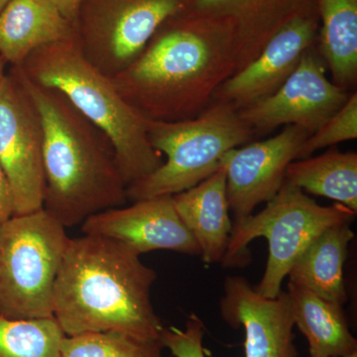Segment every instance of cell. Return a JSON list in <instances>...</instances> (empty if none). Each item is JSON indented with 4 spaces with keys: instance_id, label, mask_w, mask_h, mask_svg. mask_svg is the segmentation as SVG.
Instances as JSON below:
<instances>
[{
    "instance_id": "cell-2",
    "label": "cell",
    "mask_w": 357,
    "mask_h": 357,
    "mask_svg": "<svg viewBox=\"0 0 357 357\" xmlns=\"http://www.w3.org/2000/svg\"><path fill=\"white\" fill-rule=\"evenodd\" d=\"M126 244L70 237L53 292V317L65 335L126 333L160 340L164 326L151 302L157 274Z\"/></svg>"
},
{
    "instance_id": "cell-16",
    "label": "cell",
    "mask_w": 357,
    "mask_h": 357,
    "mask_svg": "<svg viewBox=\"0 0 357 357\" xmlns=\"http://www.w3.org/2000/svg\"><path fill=\"white\" fill-rule=\"evenodd\" d=\"M76 37V25L50 0H10L0 11V58L11 67L40 47Z\"/></svg>"
},
{
    "instance_id": "cell-17",
    "label": "cell",
    "mask_w": 357,
    "mask_h": 357,
    "mask_svg": "<svg viewBox=\"0 0 357 357\" xmlns=\"http://www.w3.org/2000/svg\"><path fill=\"white\" fill-rule=\"evenodd\" d=\"M174 206L185 227L191 232L206 264L222 262L234 222L227 197L223 167L191 189L173 196Z\"/></svg>"
},
{
    "instance_id": "cell-13",
    "label": "cell",
    "mask_w": 357,
    "mask_h": 357,
    "mask_svg": "<svg viewBox=\"0 0 357 357\" xmlns=\"http://www.w3.org/2000/svg\"><path fill=\"white\" fill-rule=\"evenodd\" d=\"M82 232L121 241L139 255L153 250L201 255L198 243L178 217L173 196L100 211L82 223Z\"/></svg>"
},
{
    "instance_id": "cell-24",
    "label": "cell",
    "mask_w": 357,
    "mask_h": 357,
    "mask_svg": "<svg viewBox=\"0 0 357 357\" xmlns=\"http://www.w3.org/2000/svg\"><path fill=\"white\" fill-rule=\"evenodd\" d=\"M356 138L357 93L354 91L347 102L319 130L309 135L301 148L298 159L307 158L317 150Z\"/></svg>"
},
{
    "instance_id": "cell-14",
    "label": "cell",
    "mask_w": 357,
    "mask_h": 357,
    "mask_svg": "<svg viewBox=\"0 0 357 357\" xmlns=\"http://www.w3.org/2000/svg\"><path fill=\"white\" fill-rule=\"evenodd\" d=\"M223 321L232 328L243 326L245 357H298L294 321L287 292L276 298L260 295L241 276H227L220 303Z\"/></svg>"
},
{
    "instance_id": "cell-23",
    "label": "cell",
    "mask_w": 357,
    "mask_h": 357,
    "mask_svg": "<svg viewBox=\"0 0 357 357\" xmlns=\"http://www.w3.org/2000/svg\"><path fill=\"white\" fill-rule=\"evenodd\" d=\"M160 340L107 332L65 335L61 357H169Z\"/></svg>"
},
{
    "instance_id": "cell-18",
    "label": "cell",
    "mask_w": 357,
    "mask_h": 357,
    "mask_svg": "<svg viewBox=\"0 0 357 357\" xmlns=\"http://www.w3.org/2000/svg\"><path fill=\"white\" fill-rule=\"evenodd\" d=\"M294 326L309 344L311 357H344L357 352V340L349 330L342 305L319 297L288 282Z\"/></svg>"
},
{
    "instance_id": "cell-6",
    "label": "cell",
    "mask_w": 357,
    "mask_h": 357,
    "mask_svg": "<svg viewBox=\"0 0 357 357\" xmlns=\"http://www.w3.org/2000/svg\"><path fill=\"white\" fill-rule=\"evenodd\" d=\"M356 215L344 204L321 206L285 181L261 211L234 223L222 263L225 266H243L249 261L248 244L265 237L269 256L261 281L255 288L263 297L276 298L284 279L307 246L326 229L351 223Z\"/></svg>"
},
{
    "instance_id": "cell-9",
    "label": "cell",
    "mask_w": 357,
    "mask_h": 357,
    "mask_svg": "<svg viewBox=\"0 0 357 357\" xmlns=\"http://www.w3.org/2000/svg\"><path fill=\"white\" fill-rule=\"evenodd\" d=\"M43 141L36 105L10 68L0 79V164L13 192L14 215L43 208Z\"/></svg>"
},
{
    "instance_id": "cell-22",
    "label": "cell",
    "mask_w": 357,
    "mask_h": 357,
    "mask_svg": "<svg viewBox=\"0 0 357 357\" xmlns=\"http://www.w3.org/2000/svg\"><path fill=\"white\" fill-rule=\"evenodd\" d=\"M64 337L54 318H0V357H61Z\"/></svg>"
},
{
    "instance_id": "cell-8",
    "label": "cell",
    "mask_w": 357,
    "mask_h": 357,
    "mask_svg": "<svg viewBox=\"0 0 357 357\" xmlns=\"http://www.w3.org/2000/svg\"><path fill=\"white\" fill-rule=\"evenodd\" d=\"M187 0H82L77 38L84 57L109 79L139 56L157 29Z\"/></svg>"
},
{
    "instance_id": "cell-4",
    "label": "cell",
    "mask_w": 357,
    "mask_h": 357,
    "mask_svg": "<svg viewBox=\"0 0 357 357\" xmlns=\"http://www.w3.org/2000/svg\"><path fill=\"white\" fill-rule=\"evenodd\" d=\"M17 68L33 84L62 93L109 136L128 187L163 164L162 154L150 144L143 119L124 102L112 79L86 60L77 37L40 47Z\"/></svg>"
},
{
    "instance_id": "cell-7",
    "label": "cell",
    "mask_w": 357,
    "mask_h": 357,
    "mask_svg": "<svg viewBox=\"0 0 357 357\" xmlns=\"http://www.w3.org/2000/svg\"><path fill=\"white\" fill-rule=\"evenodd\" d=\"M69 238L44 208L0 222V318H54V285Z\"/></svg>"
},
{
    "instance_id": "cell-26",
    "label": "cell",
    "mask_w": 357,
    "mask_h": 357,
    "mask_svg": "<svg viewBox=\"0 0 357 357\" xmlns=\"http://www.w3.org/2000/svg\"><path fill=\"white\" fill-rule=\"evenodd\" d=\"M14 215L13 197L6 172L0 164V222Z\"/></svg>"
},
{
    "instance_id": "cell-1",
    "label": "cell",
    "mask_w": 357,
    "mask_h": 357,
    "mask_svg": "<svg viewBox=\"0 0 357 357\" xmlns=\"http://www.w3.org/2000/svg\"><path fill=\"white\" fill-rule=\"evenodd\" d=\"M236 72L231 26L181 13L160 26L139 56L110 79L141 119L176 122L201 114Z\"/></svg>"
},
{
    "instance_id": "cell-25",
    "label": "cell",
    "mask_w": 357,
    "mask_h": 357,
    "mask_svg": "<svg viewBox=\"0 0 357 357\" xmlns=\"http://www.w3.org/2000/svg\"><path fill=\"white\" fill-rule=\"evenodd\" d=\"M204 325L196 314H191L185 328H164L160 342L174 357H206Z\"/></svg>"
},
{
    "instance_id": "cell-19",
    "label": "cell",
    "mask_w": 357,
    "mask_h": 357,
    "mask_svg": "<svg viewBox=\"0 0 357 357\" xmlns=\"http://www.w3.org/2000/svg\"><path fill=\"white\" fill-rule=\"evenodd\" d=\"M354 237L351 223H342L319 234L289 272V281L337 304L347 302L344 267Z\"/></svg>"
},
{
    "instance_id": "cell-29",
    "label": "cell",
    "mask_w": 357,
    "mask_h": 357,
    "mask_svg": "<svg viewBox=\"0 0 357 357\" xmlns=\"http://www.w3.org/2000/svg\"><path fill=\"white\" fill-rule=\"evenodd\" d=\"M9 1H10V0H0V11L4 8V6H6Z\"/></svg>"
},
{
    "instance_id": "cell-30",
    "label": "cell",
    "mask_w": 357,
    "mask_h": 357,
    "mask_svg": "<svg viewBox=\"0 0 357 357\" xmlns=\"http://www.w3.org/2000/svg\"><path fill=\"white\" fill-rule=\"evenodd\" d=\"M344 357H357V352H356V354H351V356H344Z\"/></svg>"
},
{
    "instance_id": "cell-3",
    "label": "cell",
    "mask_w": 357,
    "mask_h": 357,
    "mask_svg": "<svg viewBox=\"0 0 357 357\" xmlns=\"http://www.w3.org/2000/svg\"><path fill=\"white\" fill-rule=\"evenodd\" d=\"M21 81L38 110L43 126V208L68 227L91 215L128 203L112 141L62 93L26 79Z\"/></svg>"
},
{
    "instance_id": "cell-20",
    "label": "cell",
    "mask_w": 357,
    "mask_h": 357,
    "mask_svg": "<svg viewBox=\"0 0 357 357\" xmlns=\"http://www.w3.org/2000/svg\"><path fill=\"white\" fill-rule=\"evenodd\" d=\"M319 52L333 83L349 91L357 81V0H317Z\"/></svg>"
},
{
    "instance_id": "cell-27",
    "label": "cell",
    "mask_w": 357,
    "mask_h": 357,
    "mask_svg": "<svg viewBox=\"0 0 357 357\" xmlns=\"http://www.w3.org/2000/svg\"><path fill=\"white\" fill-rule=\"evenodd\" d=\"M61 13L76 25L77 14L82 0H50Z\"/></svg>"
},
{
    "instance_id": "cell-28",
    "label": "cell",
    "mask_w": 357,
    "mask_h": 357,
    "mask_svg": "<svg viewBox=\"0 0 357 357\" xmlns=\"http://www.w3.org/2000/svg\"><path fill=\"white\" fill-rule=\"evenodd\" d=\"M6 63L4 62V61L2 60L1 58H0V79H1L2 77H3L4 75L6 74Z\"/></svg>"
},
{
    "instance_id": "cell-11",
    "label": "cell",
    "mask_w": 357,
    "mask_h": 357,
    "mask_svg": "<svg viewBox=\"0 0 357 357\" xmlns=\"http://www.w3.org/2000/svg\"><path fill=\"white\" fill-rule=\"evenodd\" d=\"M310 134L296 126H286L277 135L246 143L225 155L227 197L234 223L253 215L256 206L267 203L286 181L288 166L299 157Z\"/></svg>"
},
{
    "instance_id": "cell-15",
    "label": "cell",
    "mask_w": 357,
    "mask_h": 357,
    "mask_svg": "<svg viewBox=\"0 0 357 357\" xmlns=\"http://www.w3.org/2000/svg\"><path fill=\"white\" fill-rule=\"evenodd\" d=\"M317 0H187L182 13L199 14L231 26L236 72L250 64L284 25Z\"/></svg>"
},
{
    "instance_id": "cell-10",
    "label": "cell",
    "mask_w": 357,
    "mask_h": 357,
    "mask_svg": "<svg viewBox=\"0 0 357 357\" xmlns=\"http://www.w3.org/2000/svg\"><path fill=\"white\" fill-rule=\"evenodd\" d=\"M316 47L307 49L293 74L273 95L238 110L255 134L296 126L311 135L349 100V91L326 77V62Z\"/></svg>"
},
{
    "instance_id": "cell-12",
    "label": "cell",
    "mask_w": 357,
    "mask_h": 357,
    "mask_svg": "<svg viewBox=\"0 0 357 357\" xmlns=\"http://www.w3.org/2000/svg\"><path fill=\"white\" fill-rule=\"evenodd\" d=\"M319 29L316 1L284 25L250 64L227 79L213 100L239 110L273 95L293 74L307 49L316 44Z\"/></svg>"
},
{
    "instance_id": "cell-5",
    "label": "cell",
    "mask_w": 357,
    "mask_h": 357,
    "mask_svg": "<svg viewBox=\"0 0 357 357\" xmlns=\"http://www.w3.org/2000/svg\"><path fill=\"white\" fill-rule=\"evenodd\" d=\"M143 121L150 144L166 160L153 173L128 185L131 203L191 189L217 172L227 152L251 142L255 135L238 110L218 100L189 121Z\"/></svg>"
},
{
    "instance_id": "cell-21",
    "label": "cell",
    "mask_w": 357,
    "mask_h": 357,
    "mask_svg": "<svg viewBox=\"0 0 357 357\" xmlns=\"http://www.w3.org/2000/svg\"><path fill=\"white\" fill-rule=\"evenodd\" d=\"M286 181L302 191L325 197L357 213V154L337 148L288 166Z\"/></svg>"
}]
</instances>
